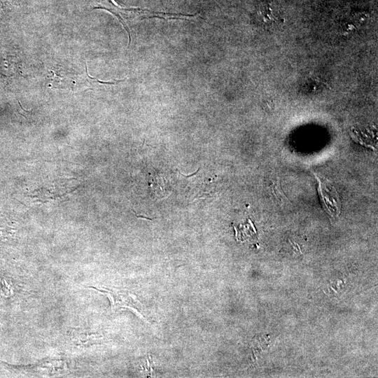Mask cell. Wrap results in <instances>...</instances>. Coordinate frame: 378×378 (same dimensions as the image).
<instances>
[{"instance_id":"6da1fadb","label":"cell","mask_w":378,"mask_h":378,"mask_svg":"<svg viewBox=\"0 0 378 378\" xmlns=\"http://www.w3.org/2000/svg\"><path fill=\"white\" fill-rule=\"evenodd\" d=\"M318 181V192H320L321 198L326 207V210L330 215H338L340 213V206L337 202V192L332 186H328L326 183H323L321 180L316 176Z\"/></svg>"},{"instance_id":"7a4b0ae2","label":"cell","mask_w":378,"mask_h":378,"mask_svg":"<svg viewBox=\"0 0 378 378\" xmlns=\"http://www.w3.org/2000/svg\"><path fill=\"white\" fill-rule=\"evenodd\" d=\"M123 80H115L111 81H103L97 78L90 77L88 72L87 64L85 65V71L83 74L76 77V84L74 86L75 90H85L88 89H94L100 85H115Z\"/></svg>"}]
</instances>
